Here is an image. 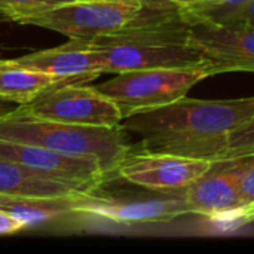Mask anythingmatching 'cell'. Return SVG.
<instances>
[{
	"instance_id": "2",
	"label": "cell",
	"mask_w": 254,
	"mask_h": 254,
	"mask_svg": "<svg viewBox=\"0 0 254 254\" xmlns=\"http://www.w3.org/2000/svg\"><path fill=\"white\" fill-rule=\"evenodd\" d=\"M188 27L180 6L167 0H144L131 25L85 42L100 52L103 71L109 74L162 67H201L204 60L189 46Z\"/></svg>"
},
{
	"instance_id": "18",
	"label": "cell",
	"mask_w": 254,
	"mask_h": 254,
	"mask_svg": "<svg viewBox=\"0 0 254 254\" xmlns=\"http://www.w3.org/2000/svg\"><path fill=\"white\" fill-rule=\"evenodd\" d=\"M254 202V158L247 164L240 180V210L247 208ZM234 214V213H232Z\"/></svg>"
},
{
	"instance_id": "4",
	"label": "cell",
	"mask_w": 254,
	"mask_h": 254,
	"mask_svg": "<svg viewBox=\"0 0 254 254\" xmlns=\"http://www.w3.org/2000/svg\"><path fill=\"white\" fill-rule=\"evenodd\" d=\"M211 77L207 67H162L116 73L95 88L109 97L122 118L149 112L180 98L201 80Z\"/></svg>"
},
{
	"instance_id": "21",
	"label": "cell",
	"mask_w": 254,
	"mask_h": 254,
	"mask_svg": "<svg viewBox=\"0 0 254 254\" xmlns=\"http://www.w3.org/2000/svg\"><path fill=\"white\" fill-rule=\"evenodd\" d=\"M219 22H237V24H250L254 25V0L247 4L241 6L240 9L231 12Z\"/></svg>"
},
{
	"instance_id": "13",
	"label": "cell",
	"mask_w": 254,
	"mask_h": 254,
	"mask_svg": "<svg viewBox=\"0 0 254 254\" xmlns=\"http://www.w3.org/2000/svg\"><path fill=\"white\" fill-rule=\"evenodd\" d=\"M91 186L57 179L30 167L0 159V195L13 198H67Z\"/></svg>"
},
{
	"instance_id": "6",
	"label": "cell",
	"mask_w": 254,
	"mask_h": 254,
	"mask_svg": "<svg viewBox=\"0 0 254 254\" xmlns=\"http://www.w3.org/2000/svg\"><path fill=\"white\" fill-rule=\"evenodd\" d=\"M9 115L88 127H115L124 119L109 97L95 86L85 83L49 86L30 103L18 106Z\"/></svg>"
},
{
	"instance_id": "24",
	"label": "cell",
	"mask_w": 254,
	"mask_h": 254,
	"mask_svg": "<svg viewBox=\"0 0 254 254\" xmlns=\"http://www.w3.org/2000/svg\"><path fill=\"white\" fill-rule=\"evenodd\" d=\"M104 1H115V0H104Z\"/></svg>"
},
{
	"instance_id": "5",
	"label": "cell",
	"mask_w": 254,
	"mask_h": 254,
	"mask_svg": "<svg viewBox=\"0 0 254 254\" xmlns=\"http://www.w3.org/2000/svg\"><path fill=\"white\" fill-rule=\"evenodd\" d=\"M71 213L121 225L162 223L189 214L185 196H141L119 192L104 176L86 190L70 196Z\"/></svg>"
},
{
	"instance_id": "17",
	"label": "cell",
	"mask_w": 254,
	"mask_h": 254,
	"mask_svg": "<svg viewBox=\"0 0 254 254\" xmlns=\"http://www.w3.org/2000/svg\"><path fill=\"white\" fill-rule=\"evenodd\" d=\"M70 1L76 0H0V13L12 21L21 22Z\"/></svg>"
},
{
	"instance_id": "10",
	"label": "cell",
	"mask_w": 254,
	"mask_h": 254,
	"mask_svg": "<svg viewBox=\"0 0 254 254\" xmlns=\"http://www.w3.org/2000/svg\"><path fill=\"white\" fill-rule=\"evenodd\" d=\"M0 159L16 162L43 174L86 186H94L106 176V171L97 158L67 155L25 143L0 140Z\"/></svg>"
},
{
	"instance_id": "20",
	"label": "cell",
	"mask_w": 254,
	"mask_h": 254,
	"mask_svg": "<svg viewBox=\"0 0 254 254\" xmlns=\"http://www.w3.org/2000/svg\"><path fill=\"white\" fill-rule=\"evenodd\" d=\"M219 222L226 223L228 228H232V229L254 223V202L252 205H249L247 208H244V210L235 211L234 214H231V216H228L225 219H220Z\"/></svg>"
},
{
	"instance_id": "16",
	"label": "cell",
	"mask_w": 254,
	"mask_h": 254,
	"mask_svg": "<svg viewBox=\"0 0 254 254\" xmlns=\"http://www.w3.org/2000/svg\"><path fill=\"white\" fill-rule=\"evenodd\" d=\"M254 158V116L234 129L219 162Z\"/></svg>"
},
{
	"instance_id": "14",
	"label": "cell",
	"mask_w": 254,
	"mask_h": 254,
	"mask_svg": "<svg viewBox=\"0 0 254 254\" xmlns=\"http://www.w3.org/2000/svg\"><path fill=\"white\" fill-rule=\"evenodd\" d=\"M58 83L54 77L22 67L15 60L0 61V100L18 106L27 104L42 91Z\"/></svg>"
},
{
	"instance_id": "8",
	"label": "cell",
	"mask_w": 254,
	"mask_h": 254,
	"mask_svg": "<svg viewBox=\"0 0 254 254\" xmlns=\"http://www.w3.org/2000/svg\"><path fill=\"white\" fill-rule=\"evenodd\" d=\"M188 43L204 60L211 76L254 73V25L237 22L188 24Z\"/></svg>"
},
{
	"instance_id": "19",
	"label": "cell",
	"mask_w": 254,
	"mask_h": 254,
	"mask_svg": "<svg viewBox=\"0 0 254 254\" xmlns=\"http://www.w3.org/2000/svg\"><path fill=\"white\" fill-rule=\"evenodd\" d=\"M28 225L27 222L21 220L19 217L13 216L12 213L0 208V235H12L22 229H25Z\"/></svg>"
},
{
	"instance_id": "11",
	"label": "cell",
	"mask_w": 254,
	"mask_h": 254,
	"mask_svg": "<svg viewBox=\"0 0 254 254\" xmlns=\"http://www.w3.org/2000/svg\"><path fill=\"white\" fill-rule=\"evenodd\" d=\"M15 61L22 67L45 73L60 83H86L104 74L100 52L79 39L27 54Z\"/></svg>"
},
{
	"instance_id": "9",
	"label": "cell",
	"mask_w": 254,
	"mask_h": 254,
	"mask_svg": "<svg viewBox=\"0 0 254 254\" xmlns=\"http://www.w3.org/2000/svg\"><path fill=\"white\" fill-rule=\"evenodd\" d=\"M214 164L205 159L132 149L110 174L147 190L171 192L189 188L207 174Z\"/></svg>"
},
{
	"instance_id": "1",
	"label": "cell",
	"mask_w": 254,
	"mask_h": 254,
	"mask_svg": "<svg viewBox=\"0 0 254 254\" xmlns=\"http://www.w3.org/2000/svg\"><path fill=\"white\" fill-rule=\"evenodd\" d=\"M254 116V98H180L167 106L122 119L141 137L134 150L170 153L219 162L234 129Z\"/></svg>"
},
{
	"instance_id": "12",
	"label": "cell",
	"mask_w": 254,
	"mask_h": 254,
	"mask_svg": "<svg viewBox=\"0 0 254 254\" xmlns=\"http://www.w3.org/2000/svg\"><path fill=\"white\" fill-rule=\"evenodd\" d=\"M252 159L228 161L231 167L223 171H214L213 167L199 180L183 189L189 214H199L219 222L235 213L240 208V180Z\"/></svg>"
},
{
	"instance_id": "22",
	"label": "cell",
	"mask_w": 254,
	"mask_h": 254,
	"mask_svg": "<svg viewBox=\"0 0 254 254\" xmlns=\"http://www.w3.org/2000/svg\"><path fill=\"white\" fill-rule=\"evenodd\" d=\"M16 107H18V104H15V103L0 100V118L7 116V115H9V113H12Z\"/></svg>"
},
{
	"instance_id": "3",
	"label": "cell",
	"mask_w": 254,
	"mask_h": 254,
	"mask_svg": "<svg viewBox=\"0 0 254 254\" xmlns=\"http://www.w3.org/2000/svg\"><path fill=\"white\" fill-rule=\"evenodd\" d=\"M0 140L48 147L67 155L97 158L110 174L132 150L127 129L115 127H88L61 124L34 118H0Z\"/></svg>"
},
{
	"instance_id": "15",
	"label": "cell",
	"mask_w": 254,
	"mask_h": 254,
	"mask_svg": "<svg viewBox=\"0 0 254 254\" xmlns=\"http://www.w3.org/2000/svg\"><path fill=\"white\" fill-rule=\"evenodd\" d=\"M249 1L252 0H195L188 6H180V13L186 24L219 22Z\"/></svg>"
},
{
	"instance_id": "7",
	"label": "cell",
	"mask_w": 254,
	"mask_h": 254,
	"mask_svg": "<svg viewBox=\"0 0 254 254\" xmlns=\"http://www.w3.org/2000/svg\"><path fill=\"white\" fill-rule=\"evenodd\" d=\"M143 6L144 0H76L27 18L19 24L57 31L68 39L89 40L131 25Z\"/></svg>"
},
{
	"instance_id": "23",
	"label": "cell",
	"mask_w": 254,
	"mask_h": 254,
	"mask_svg": "<svg viewBox=\"0 0 254 254\" xmlns=\"http://www.w3.org/2000/svg\"><path fill=\"white\" fill-rule=\"evenodd\" d=\"M167 1H171V3H174L177 6H188V4L193 3L195 0H167Z\"/></svg>"
}]
</instances>
